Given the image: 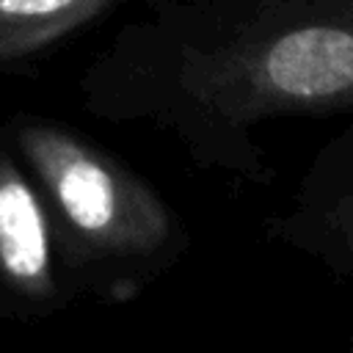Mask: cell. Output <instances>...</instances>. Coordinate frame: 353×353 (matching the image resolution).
Masks as SVG:
<instances>
[{"instance_id": "cell-4", "label": "cell", "mask_w": 353, "mask_h": 353, "mask_svg": "<svg viewBox=\"0 0 353 353\" xmlns=\"http://www.w3.org/2000/svg\"><path fill=\"white\" fill-rule=\"evenodd\" d=\"M110 0H0V58L33 52L97 17Z\"/></svg>"}, {"instance_id": "cell-1", "label": "cell", "mask_w": 353, "mask_h": 353, "mask_svg": "<svg viewBox=\"0 0 353 353\" xmlns=\"http://www.w3.org/2000/svg\"><path fill=\"white\" fill-rule=\"evenodd\" d=\"M39 185L47 190L69 240L105 259H152L174 240L163 201L69 130L28 121L17 132Z\"/></svg>"}, {"instance_id": "cell-3", "label": "cell", "mask_w": 353, "mask_h": 353, "mask_svg": "<svg viewBox=\"0 0 353 353\" xmlns=\"http://www.w3.org/2000/svg\"><path fill=\"white\" fill-rule=\"evenodd\" d=\"M0 276L25 298H47L52 292V254L47 212L0 152Z\"/></svg>"}, {"instance_id": "cell-2", "label": "cell", "mask_w": 353, "mask_h": 353, "mask_svg": "<svg viewBox=\"0 0 353 353\" xmlns=\"http://www.w3.org/2000/svg\"><path fill=\"white\" fill-rule=\"evenodd\" d=\"M254 85L298 108L347 99L353 85V36L336 25H306L273 39L254 63Z\"/></svg>"}]
</instances>
